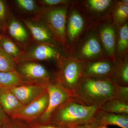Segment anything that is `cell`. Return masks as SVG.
<instances>
[{
	"mask_svg": "<svg viewBox=\"0 0 128 128\" xmlns=\"http://www.w3.org/2000/svg\"><path fill=\"white\" fill-rule=\"evenodd\" d=\"M117 86L112 78L82 77L71 98L82 105L99 107L110 99L116 98Z\"/></svg>",
	"mask_w": 128,
	"mask_h": 128,
	"instance_id": "cell-1",
	"label": "cell"
},
{
	"mask_svg": "<svg viewBox=\"0 0 128 128\" xmlns=\"http://www.w3.org/2000/svg\"><path fill=\"white\" fill-rule=\"evenodd\" d=\"M99 110V107L83 105L71 98L53 113L48 123L68 128L90 123Z\"/></svg>",
	"mask_w": 128,
	"mask_h": 128,
	"instance_id": "cell-2",
	"label": "cell"
},
{
	"mask_svg": "<svg viewBox=\"0 0 128 128\" xmlns=\"http://www.w3.org/2000/svg\"><path fill=\"white\" fill-rule=\"evenodd\" d=\"M67 8L62 6L44 9L34 18L42 21L52 32L54 39L64 46L66 41Z\"/></svg>",
	"mask_w": 128,
	"mask_h": 128,
	"instance_id": "cell-3",
	"label": "cell"
},
{
	"mask_svg": "<svg viewBox=\"0 0 128 128\" xmlns=\"http://www.w3.org/2000/svg\"><path fill=\"white\" fill-rule=\"evenodd\" d=\"M64 59L62 53L55 45L31 41L16 62L33 61L41 63L54 61L58 64Z\"/></svg>",
	"mask_w": 128,
	"mask_h": 128,
	"instance_id": "cell-4",
	"label": "cell"
},
{
	"mask_svg": "<svg viewBox=\"0 0 128 128\" xmlns=\"http://www.w3.org/2000/svg\"><path fill=\"white\" fill-rule=\"evenodd\" d=\"M56 82L72 95L82 77V63L76 60H62Z\"/></svg>",
	"mask_w": 128,
	"mask_h": 128,
	"instance_id": "cell-5",
	"label": "cell"
},
{
	"mask_svg": "<svg viewBox=\"0 0 128 128\" xmlns=\"http://www.w3.org/2000/svg\"><path fill=\"white\" fill-rule=\"evenodd\" d=\"M16 64V71L26 83L46 87L53 82L49 72L41 62L22 61Z\"/></svg>",
	"mask_w": 128,
	"mask_h": 128,
	"instance_id": "cell-6",
	"label": "cell"
},
{
	"mask_svg": "<svg viewBox=\"0 0 128 128\" xmlns=\"http://www.w3.org/2000/svg\"><path fill=\"white\" fill-rule=\"evenodd\" d=\"M49 95L48 91L32 103L24 106L13 119L18 120L27 124L38 122L46 112L48 103Z\"/></svg>",
	"mask_w": 128,
	"mask_h": 128,
	"instance_id": "cell-7",
	"label": "cell"
},
{
	"mask_svg": "<svg viewBox=\"0 0 128 128\" xmlns=\"http://www.w3.org/2000/svg\"><path fill=\"white\" fill-rule=\"evenodd\" d=\"M46 88L49 95L48 108L37 122L48 123L53 113L71 98L70 94L56 82L49 84Z\"/></svg>",
	"mask_w": 128,
	"mask_h": 128,
	"instance_id": "cell-8",
	"label": "cell"
},
{
	"mask_svg": "<svg viewBox=\"0 0 128 128\" xmlns=\"http://www.w3.org/2000/svg\"><path fill=\"white\" fill-rule=\"evenodd\" d=\"M4 33L9 36L23 50L31 40L30 33L20 19L10 10L7 21L6 29Z\"/></svg>",
	"mask_w": 128,
	"mask_h": 128,
	"instance_id": "cell-9",
	"label": "cell"
},
{
	"mask_svg": "<svg viewBox=\"0 0 128 128\" xmlns=\"http://www.w3.org/2000/svg\"><path fill=\"white\" fill-rule=\"evenodd\" d=\"M20 19L28 30L31 41L37 43L54 45L52 42L56 40L49 28L43 22L34 18Z\"/></svg>",
	"mask_w": 128,
	"mask_h": 128,
	"instance_id": "cell-10",
	"label": "cell"
},
{
	"mask_svg": "<svg viewBox=\"0 0 128 128\" xmlns=\"http://www.w3.org/2000/svg\"><path fill=\"white\" fill-rule=\"evenodd\" d=\"M10 89L24 106L36 100L47 90L46 86L29 84L18 86Z\"/></svg>",
	"mask_w": 128,
	"mask_h": 128,
	"instance_id": "cell-11",
	"label": "cell"
},
{
	"mask_svg": "<svg viewBox=\"0 0 128 128\" xmlns=\"http://www.w3.org/2000/svg\"><path fill=\"white\" fill-rule=\"evenodd\" d=\"M113 67L111 62L106 60L82 63V77L112 79Z\"/></svg>",
	"mask_w": 128,
	"mask_h": 128,
	"instance_id": "cell-12",
	"label": "cell"
},
{
	"mask_svg": "<svg viewBox=\"0 0 128 128\" xmlns=\"http://www.w3.org/2000/svg\"><path fill=\"white\" fill-rule=\"evenodd\" d=\"M0 105L11 118L17 114L24 106L12 94L10 89L0 86Z\"/></svg>",
	"mask_w": 128,
	"mask_h": 128,
	"instance_id": "cell-13",
	"label": "cell"
},
{
	"mask_svg": "<svg viewBox=\"0 0 128 128\" xmlns=\"http://www.w3.org/2000/svg\"><path fill=\"white\" fill-rule=\"evenodd\" d=\"M93 122L98 126L114 125L122 128H128V115L106 112L100 109Z\"/></svg>",
	"mask_w": 128,
	"mask_h": 128,
	"instance_id": "cell-14",
	"label": "cell"
},
{
	"mask_svg": "<svg viewBox=\"0 0 128 128\" xmlns=\"http://www.w3.org/2000/svg\"><path fill=\"white\" fill-rule=\"evenodd\" d=\"M12 2L14 9L23 17L21 19L33 17L42 10L37 0H15L12 1Z\"/></svg>",
	"mask_w": 128,
	"mask_h": 128,
	"instance_id": "cell-15",
	"label": "cell"
},
{
	"mask_svg": "<svg viewBox=\"0 0 128 128\" xmlns=\"http://www.w3.org/2000/svg\"><path fill=\"white\" fill-rule=\"evenodd\" d=\"M0 46L15 61L23 53L24 50L22 48L4 33L0 36Z\"/></svg>",
	"mask_w": 128,
	"mask_h": 128,
	"instance_id": "cell-16",
	"label": "cell"
},
{
	"mask_svg": "<svg viewBox=\"0 0 128 128\" xmlns=\"http://www.w3.org/2000/svg\"><path fill=\"white\" fill-rule=\"evenodd\" d=\"M102 112L128 115V102L116 98H112L99 107Z\"/></svg>",
	"mask_w": 128,
	"mask_h": 128,
	"instance_id": "cell-17",
	"label": "cell"
},
{
	"mask_svg": "<svg viewBox=\"0 0 128 128\" xmlns=\"http://www.w3.org/2000/svg\"><path fill=\"white\" fill-rule=\"evenodd\" d=\"M101 40L109 55L112 56L115 51V36L114 29L110 25H105L100 33Z\"/></svg>",
	"mask_w": 128,
	"mask_h": 128,
	"instance_id": "cell-18",
	"label": "cell"
},
{
	"mask_svg": "<svg viewBox=\"0 0 128 128\" xmlns=\"http://www.w3.org/2000/svg\"><path fill=\"white\" fill-rule=\"evenodd\" d=\"M84 25V21L81 16L77 12H74L69 18L67 34L69 39L73 40L80 33Z\"/></svg>",
	"mask_w": 128,
	"mask_h": 128,
	"instance_id": "cell-19",
	"label": "cell"
},
{
	"mask_svg": "<svg viewBox=\"0 0 128 128\" xmlns=\"http://www.w3.org/2000/svg\"><path fill=\"white\" fill-rule=\"evenodd\" d=\"M101 52V46L98 40L95 37H92L82 46L80 54L83 58L90 60L98 57Z\"/></svg>",
	"mask_w": 128,
	"mask_h": 128,
	"instance_id": "cell-20",
	"label": "cell"
},
{
	"mask_svg": "<svg viewBox=\"0 0 128 128\" xmlns=\"http://www.w3.org/2000/svg\"><path fill=\"white\" fill-rule=\"evenodd\" d=\"M22 80L16 71L0 72V86L10 89L18 86L27 84Z\"/></svg>",
	"mask_w": 128,
	"mask_h": 128,
	"instance_id": "cell-21",
	"label": "cell"
},
{
	"mask_svg": "<svg viewBox=\"0 0 128 128\" xmlns=\"http://www.w3.org/2000/svg\"><path fill=\"white\" fill-rule=\"evenodd\" d=\"M17 64L15 60L3 50L0 46V72L16 71Z\"/></svg>",
	"mask_w": 128,
	"mask_h": 128,
	"instance_id": "cell-22",
	"label": "cell"
},
{
	"mask_svg": "<svg viewBox=\"0 0 128 128\" xmlns=\"http://www.w3.org/2000/svg\"><path fill=\"white\" fill-rule=\"evenodd\" d=\"M10 10L9 2L4 0H0V28L3 34L6 29L7 19Z\"/></svg>",
	"mask_w": 128,
	"mask_h": 128,
	"instance_id": "cell-23",
	"label": "cell"
},
{
	"mask_svg": "<svg viewBox=\"0 0 128 128\" xmlns=\"http://www.w3.org/2000/svg\"><path fill=\"white\" fill-rule=\"evenodd\" d=\"M118 48L120 53L123 52L128 46V26L126 23L120 28L119 32Z\"/></svg>",
	"mask_w": 128,
	"mask_h": 128,
	"instance_id": "cell-24",
	"label": "cell"
},
{
	"mask_svg": "<svg viewBox=\"0 0 128 128\" xmlns=\"http://www.w3.org/2000/svg\"><path fill=\"white\" fill-rule=\"evenodd\" d=\"M124 2L120 3L114 13L115 19L119 23L124 22L128 18V0Z\"/></svg>",
	"mask_w": 128,
	"mask_h": 128,
	"instance_id": "cell-25",
	"label": "cell"
},
{
	"mask_svg": "<svg viewBox=\"0 0 128 128\" xmlns=\"http://www.w3.org/2000/svg\"><path fill=\"white\" fill-rule=\"evenodd\" d=\"M90 8L96 11H103L111 4L110 0H89L88 2Z\"/></svg>",
	"mask_w": 128,
	"mask_h": 128,
	"instance_id": "cell-26",
	"label": "cell"
},
{
	"mask_svg": "<svg viewBox=\"0 0 128 128\" xmlns=\"http://www.w3.org/2000/svg\"><path fill=\"white\" fill-rule=\"evenodd\" d=\"M41 9H46L56 7L57 6L65 4L68 2L65 0H37Z\"/></svg>",
	"mask_w": 128,
	"mask_h": 128,
	"instance_id": "cell-27",
	"label": "cell"
},
{
	"mask_svg": "<svg viewBox=\"0 0 128 128\" xmlns=\"http://www.w3.org/2000/svg\"><path fill=\"white\" fill-rule=\"evenodd\" d=\"M116 98L128 102V86L118 84Z\"/></svg>",
	"mask_w": 128,
	"mask_h": 128,
	"instance_id": "cell-28",
	"label": "cell"
},
{
	"mask_svg": "<svg viewBox=\"0 0 128 128\" xmlns=\"http://www.w3.org/2000/svg\"><path fill=\"white\" fill-rule=\"evenodd\" d=\"M7 128H27L25 123L18 120L10 118L6 124Z\"/></svg>",
	"mask_w": 128,
	"mask_h": 128,
	"instance_id": "cell-29",
	"label": "cell"
},
{
	"mask_svg": "<svg viewBox=\"0 0 128 128\" xmlns=\"http://www.w3.org/2000/svg\"><path fill=\"white\" fill-rule=\"evenodd\" d=\"M26 124L27 128H68L54 126L48 123L36 122L32 124Z\"/></svg>",
	"mask_w": 128,
	"mask_h": 128,
	"instance_id": "cell-30",
	"label": "cell"
},
{
	"mask_svg": "<svg viewBox=\"0 0 128 128\" xmlns=\"http://www.w3.org/2000/svg\"><path fill=\"white\" fill-rule=\"evenodd\" d=\"M10 118L5 112L0 105V128H3L7 123Z\"/></svg>",
	"mask_w": 128,
	"mask_h": 128,
	"instance_id": "cell-31",
	"label": "cell"
},
{
	"mask_svg": "<svg viewBox=\"0 0 128 128\" xmlns=\"http://www.w3.org/2000/svg\"><path fill=\"white\" fill-rule=\"evenodd\" d=\"M99 126H98L94 122H92L90 123L76 126L72 128H98Z\"/></svg>",
	"mask_w": 128,
	"mask_h": 128,
	"instance_id": "cell-32",
	"label": "cell"
},
{
	"mask_svg": "<svg viewBox=\"0 0 128 128\" xmlns=\"http://www.w3.org/2000/svg\"><path fill=\"white\" fill-rule=\"evenodd\" d=\"M98 128H108L107 126H100Z\"/></svg>",
	"mask_w": 128,
	"mask_h": 128,
	"instance_id": "cell-33",
	"label": "cell"
},
{
	"mask_svg": "<svg viewBox=\"0 0 128 128\" xmlns=\"http://www.w3.org/2000/svg\"><path fill=\"white\" fill-rule=\"evenodd\" d=\"M3 34V32H2V30L0 28V36L1 34Z\"/></svg>",
	"mask_w": 128,
	"mask_h": 128,
	"instance_id": "cell-34",
	"label": "cell"
},
{
	"mask_svg": "<svg viewBox=\"0 0 128 128\" xmlns=\"http://www.w3.org/2000/svg\"><path fill=\"white\" fill-rule=\"evenodd\" d=\"M6 125H5L4 126V127H3V128H7V127H6Z\"/></svg>",
	"mask_w": 128,
	"mask_h": 128,
	"instance_id": "cell-35",
	"label": "cell"
}]
</instances>
